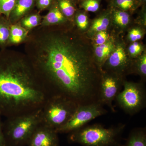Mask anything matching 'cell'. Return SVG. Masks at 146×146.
<instances>
[{
  "instance_id": "obj_7",
  "label": "cell",
  "mask_w": 146,
  "mask_h": 146,
  "mask_svg": "<svg viewBox=\"0 0 146 146\" xmlns=\"http://www.w3.org/2000/svg\"><path fill=\"white\" fill-rule=\"evenodd\" d=\"M107 112L99 102L79 105L65 124L54 130L58 133L72 132L83 127L87 123Z\"/></svg>"
},
{
  "instance_id": "obj_20",
  "label": "cell",
  "mask_w": 146,
  "mask_h": 146,
  "mask_svg": "<svg viewBox=\"0 0 146 146\" xmlns=\"http://www.w3.org/2000/svg\"><path fill=\"white\" fill-rule=\"evenodd\" d=\"M86 12L83 10H77L74 16L77 26L82 31H85L89 28V18Z\"/></svg>"
},
{
  "instance_id": "obj_23",
  "label": "cell",
  "mask_w": 146,
  "mask_h": 146,
  "mask_svg": "<svg viewBox=\"0 0 146 146\" xmlns=\"http://www.w3.org/2000/svg\"><path fill=\"white\" fill-rule=\"evenodd\" d=\"M18 0H0V14L9 18Z\"/></svg>"
},
{
  "instance_id": "obj_21",
  "label": "cell",
  "mask_w": 146,
  "mask_h": 146,
  "mask_svg": "<svg viewBox=\"0 0 146 146\" xmlns=\"http://www.w3.org/2000/svg\"><path fill=\"white\" fill-rule=\"evenodd\" d=\"M102 0H81L79 6L86 12L96 13L100 10Z\"/></svg>"
},
{
  "instance_id": "obj_22",
  "label": "cell",
  "mask_w": 146,
  "mask_h": 146,
  "mask_svg": "<svg viewBox=\"0 0 146 146\" xmlns=\"http://www.w3.org/2000/svg\"><path fill=\"white\" fill-rule=\"evenodd\" d=\"M135 72L142 77L145 78L146 76V54L143 51L141 55L137 57L134 64Z\"/></svg>"
},
{
  "instance_id": "obj_32",
  "label": "cell",
  "mask_w": 146,
  "mask_h": 146,
  "mask_svg": "<svg viewBox=\"0 0 146 146\" xmlns=\"http://www.w3.org/2000/svg\"><path fill=\"white\" fill-rule=\"evenodd\" d=\"M76 1H77L78 2H79V1H81V0H76Z\"/></svg>"
},
{
  "instance_id": "obj_14",
  "label": "cell",
  "mask_w": 146,
  "mask_h": 146,
  "mask_svg": "<svg viewBox=\"0 0 146 146\" xmlns=\"http://www.w3.org/2000/svg\"><path fill=\"white\" fill-rule=\"evenodd\" d=\"M121 146H146V131L144 128L131 131L124 145Z\"/></svg>"
},
{
  "instance_id": "obj_1",
  "label": "cell",
  "mask_w": 146,
  "mask_h": 146,
  "mask_svg": "<svg viewBox=\"0 0 146 146\" xmlns=\"http://www.w3.org/2000/svg\"><path fill=\"white\" fill-rule=\"evenodd\" d=\"M38 61L63 96L79 105L98 102L101 69L85 40L65 33L42 41Z\"/></svg>"
},
{
  "instance_id": "obj_8",
  "label": "cell",
  "mask_w": 146,
  "mask_h": 146,
  "mask_svg": "<svg viewBox=\"0 0 146 146\" xmlns=\"http://www.w3.org/2000/svg\"><path fill=\"white\" fill-rule=\"evenodd\" d=\"M123 82L122 76L101 69L98 92L99 102L102 105H106L112 112H115L112 102L120 93Z\"/></svg>"
},
{
  "instance_id": "obj_4",
  "label": "cell",
  "mask_w": 146,
  "mask_h": 146,
  "mask_svg": "<svg viewBox=\"0 0 146 146\" xmlns=\"http://www.w3.org/2000/svg\"><path fill=\"white\" fill-rule=\"evenodd\" d=\"M43 110L39 109L9 120L3 126L8 146H23L42 123Z\"/></svg>"
},
{
  "instance_id": "obj_19",
  "label": "cell",
  "mask_w": 146,
  "mask_h": 146,
  "mask_svg": "<svg viewBox=\"0 0 146 146\" xmlns=\"http://www.w3.org/2000/svg\"><path fill=\"white\" fill-rule=\"evenodd\" d=\"M27 31L22 27L13 25L11 28L9 39L14 44H18L23 41L27 35Z\"/></svg>"
},
{
  "instance_id": "obj_5",
  "label": "cell",
  "mask_w": 146,
  "mask_h": 146,
  "mask_svg": "<svg viewBox=\"0 0 146 146\" xmlns=\"http://www.w3.org/2000/svg\"><path fill=\"white\" fill-rule=\"evenodd\" d=\"M79 104L63 96H56L43 111V125L55 130L63 125L70 118Z\"/></svg>"
},
{
  "instance_id": "obj_16",
  "label": "cell",
  "mask_w": 146,
  "mask_h": 146,
  "mask_svg": "<svg viewBox=\"0 0 146 146\" xmlns=\"http://www.w3.org/2000/svg\"><path fill=\"white\" fill-rule=\"evenodd\" d=\"M111 9V22L119 28H125L130 23L131 13L117 9Z\"/></svg>"
},
{
  "instance_id": "obj_27",
  "label": "cell",
  "mask_w": 146,
  "mask_h": 146,
  "mask_svg": "<svg viewBox=\"0 0 146 146\" xmlns=\"http://www.w3.org/2000/svg\"><path fill=\"white\" fill-rule=\"evenodd\" d=\"M93 37L94 46H98L106 43L110 38L107 31L99 32L94 35Z\"/></svg>"
},
{
  "instance_id": "obj_3",
  "label": "cell",
  "mask_w": 146,
  "mask_h": 146,
  "mask_svg": "<svg viewBox=\"0 0 146 146\" xmlns=\"http://www.w3.org/2000/svg\"><path fill=\"white\" fill-rule=\"evenodd\" d=\"M125 125L105 128L98 124L82 127L70 132V143L82 146H121V136Z\"/></svg>"
},
{
  "instance_id": "obj_30",
  "label": "cell",
  "mask_w": 146,
  "mask_h": 146,
  "mask_svg": "<svg viewBox=\"0 0 146 146\" xmlns=\"http://www.w3.org/2000/svg\"><path fill=\"white\" fill-rule=\"evenodd\" d=\"M0 115V146H8L4 131L3 125L1 122Z\"/></svg>"
},
{
  "instance_id": "obj_29",
  "label": "cell",
  "mask_w": 146,
  "mask_h": 146,
  "mask_svg": "<svg viewBox=\"0 0 146 146\" xmlns=\"http://www.w3.org/2000/svg\"><path fill=\"white\" fill-rule=\"evenodd\" d=\"M55 0H35V3L40 10H44L50 8Z\"/></svg>"
},
{
  "instance_id": "obj_13",
  "label": "cell",
  "mask_w": 146,
  "mask_h": 146,
  "mask_svg": "<svg viewBox=\"0 0 146 146\" xmlns=\"http://www.w3.org/2000/svg\"><path fill=\"white\" fill-rule=\"evenodd\" d=\"M35 3V0H18L9 17L18 20L28 13Z\"/></svg>"
},
{
  "instance_id": "obj_25",
  "label": "cell",
  "mask_w": 146,
  "mask_h": 146,
  "mask_svg": "<svg viewBox=\"0 0 146 146\" xmlns=\"http://www.w3.org/2000/svg\"><path fill=\"white\" fill-rule=\"evenodd\" d=\"M40 20V16L38 14H34L26 17L22 22L24 27L27 28L31 29L38 25Z\"/></svg>"
},
{
  "instance_id": "obj_28",
  "label": "cell",
  "mask_w": 146,
  "mask_h": 146,
  "mask_svg": "<svg viewBox=\"0 0 146 146\" xmlns=\"http://www.w3.org/2000/svg\"><path fill=\"white\" fill-rule=\"evenodd\" d=\"M10 36V30L3 23H0V44H5Z\"/></svg>"
},
{
  "instance_id": "obj_12",
  "label": "cell",
  "mask_w": 146,
  "mask_h": 146,
  "mask_svg": "<svg viewBox=\"0 0 146 146\" xmlns=\"http://www.w3.org/2000/svg\"><path fill=\"white\" fill-rule=\"evenodd\" d=\"M111 10L109 7L94 19L88 31L89 36L92 37L97 33L107 31L111 22Z\"/></svg>"
},
{
  "instance_id": "obj_31",
  "label": "cell",
  "mask_w": 146,
  "mask_h": 146,
  "mask_svg": "<svg viewBox=\"0 0 146 146\" xmlns=\"http://www.w3.org/2000/svg\"><path fill=\"white\" fill-rule=\"evenodd\" d=\"M138 2L140 3L141 7L146 5V0H137Z\"/></svg>"
},
{
  "instance_id": "obj_9",
  "label": "cell",
  "mask_w": 146,
  "mask_h": 146,
  "mask_svg": "<svg viewBox=\"0 0 146 146\" xmlns=\"http://www.w3.org/2000/svg\"><path fill=\"white\" fill-rule=\"evenodd\" d=\"M127 55L123 44L118 43L103 67L105 70H102L123 76L124 73L131 67Z\"/></svg>"
},
{
  "instance_id": "obj_10",
  "label": "cell",
  "mask_w": 146,
  "mask_h": 146,
  "mask_svg": "<svg viewBox=\"0 0 146 146\" xmlns=\"http://www.w3.org/2000/svg\"><path fill=\"white\" fill-rule=\"evenodd\" d=\"M27 145L28 146H59L57 133L44 125H39L33 133Z\"/></svg>"
},
{
  "instance_id": "obj_6",
  "label": "cell",
  "mask_w": 146,
  "mask_h": 146,
  "mask_svg": "<svg viewBox=\"0 0 146 146\" xmlns=\"http://www.w3.org/2000/svg\"><path fill=\"white\" fill-rule=\"evenodd\" d=\"M123 87L116 100L119 106L126 113L134 115L145 107L146 91L142 84L124 81Z\"/></svg>"
},
{
  "instance_id": "obj_15",
  "label": "cell",
  "mask_w": 146,
  "mask_h": 146,
  "mask_svg": "<svg viewBox=\"0 0 146 146\" xmlns=\"http://www.w3.org/2000/svg\"><path fill=\"white\" fill-rule=\"evenodd\" d=\"M48 13L44 18L43 23L46 25H52L62 23L65 22L67 18L63 15L61 12L56 1L54 2L50 7Z\"/></svg>"
},
{
  "instance_id": "obj_11",
  "label": "cell",
  "mask_w": 146,
  "mask_h": 146,
  "mask_svg": "<svg viewBox=\"0 0 146 146\" xmlns=\"http://www.w3.org/2000/svg\"><path fill=\"white\" fill-rule=\"evenodd\" d=\"M114 39L110 37L104 44L94 46V54L95 62L100 69H102L115 46Z\"/></svg>"
},
{
  "instance_id": "obj_2",
  "label": "cell",
  "mask_w": 146,
  "mask_h": 146,
  "mask_svg": "<svg viewBox=\"0 0 146 146\" xmlns=\"http://www.w3.org/2000/svg\"><path fill=\"white\" fill-rule=\"evenodd\" d=\"M44 100V92L25 63L0 59V115L35 107Z\"/></svg>"
},
{
  "instance_id": "obj_24",
  "label": "cell",
  "mask_w": 146,
  "mask_h": 146,
  "mask_svg": "<svg viewBox=\"0 0 146 146\" xmlns=\"http://www.w3.org/2000/svg\"><path fill=\"white\" fill-rule=\"evenodd\" d=\"M143 51V46L138 42H132L127 49L128 54L133 58L138 57Z\"/></svg>"
},
{
  "instance_id": "obj_26",
  "label": "cell",
  "mask_w": 146,
  "mask_h": 146,
  "mask_svg": "<svg viewBox=\"0 0 146 146\" xmlns=\"http://www.w3.org/2000/svg\"><path fill=\"white\" fill-rule=\"evenodd\" d=\"M145 34V32L140 27H134L129 31L128 39L130 42H138L141 40Z\"/></svg>"
},
{
  "instance_id": "obj_18",
  "label": "cell",
  "mask_w": 146,
  "mask_h": 146,
  "mask_svg": "<svg viewBox=\"0 0 146 146\" xmlns=\"http://www.w3.org/2000/svg\"><path fill=\"white\" fill-rule=\"evenodd\" d=\"M59 9L64 16L70 18L75 15L77 11L76 0H56Z\"/></svg>"
},
{
  "instance_id": "obj_17",
  "label": "cell",
  "mask_w": 146,
  "mask_h": 146,
  "mask_svg": "<svg viewBox=\"0 0 146 146\" xmlns=\"http://www.w3.org/2000/svg\"><path fill=\"white\" fill-rule=\"evenodd\" d=\"M109 7L131 14L141 6L137 0H110Z\"/></svg>"
}]
</instances>
